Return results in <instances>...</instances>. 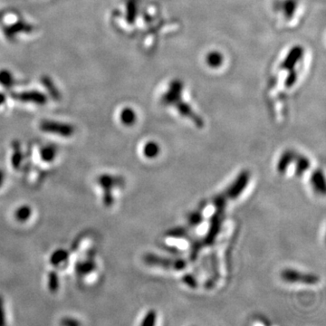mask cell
Segmentation results:
<instances>
[{
	"label": "cell",
	"instance_id": "cell-1",
	"mask_svg": "<svg viewBox=\"0 0 326 326\" xmlns=\"http://www.w3.org/2000/svg\"><path fill=\"white\" fill-rule=\"evenodd\" d=\"M98 183L103 188V202L106 207H111L114 203V198L112 190L114 187H122L124 184V180L122 177H116L112 175H102L99 177Z\"/></svg>",
	"mask_w": 326,
	"mask_h": 326
},
{
	"label": "cell",
	"instance_id": "cell-2",
	"mask_svg": "<svg viewBox=\"0 0 326 326\" xmlns=\"http://www.w3.org/2000/svg\"><path fill=\"white\" fill-rule=\"evenodd\" d=\"M281 277L288 283H299L303 285H316L320 281V278L316 275L307 274L302 272L296 271L294 269H286L281 273Z\"/></svg>",
	"mask_w": 326,
	"mask_h": 326
},
{
	"label": "cell",
	"instance_id": "cell-3",
	"mask_svg": "<svg viewBox=\"0 0 326 326\" xmlns=\"http://www.w3.org/2000/svg\"><path fill=\"white\" fill-rule=\"evenodd\" d=\"M143 260L147 265L154 266V267H165L167 269H175L181 270L186 267L184 260H173L165 257H161L154 254H148L143 257Z\"/></svg>",
	"mask_w": 326,
	"mask_h": 326
},
{
	"label": "cell",
	"instance_id": "cell-4",
	"mask_svg": "<svg viewBox=\"0 0 326 326\" xmlns=\"http://www.w3.org/2000/svg\"><path fill=\"white\" fill-rule=\"evenodd\" d=\"M40 129L48 134L59 135L62 137H71L75 133L73 126L55 121H43L40 123Z\"/></svg>",
	"mask_w": 326,
	"mask_h": 326
},
{
	"label": "cell",
	"instance_id": "cell-5",
	"mask_svg": "<svg viewBox=\"0 0 326 326\" xmlns=\"http://www.w3.org/2000/svg\"><path fill=\"white\" fill-rule=\"evenodd\" d=\"M303 53H305L303 48L301 46L293 47L286 55L283 63H281V69L287 70V71L294 69L296 63H298L299 61L302 59Z\"/></svg>",
	"mask_w": 326,
	"mask_h": 326
},
{
	"label": "cell",
	"instance_id": "cell-6",
	"mask_svg": "<svg viewBox=\"0 0 326 326\" xmlns=\"http://www.w3.org/2000/svg\"><path fill=\"white\" fill-rule=\"evenodd\" d=\"M14 98L19 100L20 102H30L38 105H43L47 102V97L42 93L37 91H28L20 93L18 95H15Z\"/></svg>",
	"mask_w": 326,
	"mask_h": 326
},
{
	"label": "cell",
	"instance_id": "cell-7",
	"mask_svg": "<svg viewBox=\"0 0 326 326\" xmlns=\"http://www.w3.org/2000/svg\"><path fill=\"white\" fill-rule=\"evenodd\" d=\"M183 89V85L181 81H172L169 84V90L162 97V102L165 104H174L178 99L181 97V92Z\"/></svg>",
	"mask_w": 326,
	"mask_h": 326
},
{
	"label": "cell",
	"instance_id": "cell-8",
	"mask_svg": "<svg viewBox=\"0 0 326 326\" xmlns=\"http://www.w3.org/2000/svg\"><path fill=\"white\" fill-rule=\"evenodd\" d=\"M295 155L296 154L293 150H287L282 154V156L280 157V160L278 161V165H277L279 172H286L288 166L292 164L295 161Z\"/></svg>",
	"mask_w": 326,
	"mask_h": 326
},
{
	"label": "cell",
	"instance_id": "cell-9",
	"mask_svg": "<svg viewBox=\"0 0 326 326\" xmlns=\"http://www.w3.org/2000/svg\"><path fill=\"white\" fill-rule=\"evenodd\" d=\"M137 120L136 113L133 110V108L126 107L123 108L120 113V121L123 125L132 126L134 125Z\"/></svg>",
	"mask_w": 326,
	"mask_h": 326
},
{
	"label": "cell",
	"instance_id": "cell-10",
	"mask_svg": "<svg viewBox=\"0 0 326 326\" xmlns=\"http://www.w3.org/2000/svg\"><path fill=\"white\" fill-rule=\"evenodd\" d=\"M223 61H224L223 55L220 52H209L206 56V63L208 67L213 68V69H216V68L221 67Z\"/></svg>",
	"mask_w": 326,
	"mask_h": 326
},
{
	"label": "cell",
	"instance_id": "cell-11",
	"mask_svg": "<svg viewBox=\"0 0 326 326\" xmlns=\"http://www.w3.org/2000/svg\"><path fill=\"white\" fill-rule=\"evenodd\" d=\"M311 183L317 192L324 194L325 192V182H324V177H323L321 170H317L314 173L313 177L311 179Z\"/></svg>",
	"mask_w": 326,
	"mask_h": 326
},
{
	"label": "cell",
	"instance_id": "cell-12",
	"mask_svg": "<svg viewBox=\"0 0 326 326\" xmlns=\"http://www.w3.org/2000/svg\"><path fill=\"white\" fill-rule=\"evenodd\" d=\"M57 155V149L55 146L47 145L40 149V157L42 161L46 162H52L54 161Z\"/></svg>",
	"mask_w": 326,
	"mask_h": 326
},
{
	"label": "cell",
	"instance_id": "cell-13",
	"mask_svg": "<svg viewBox=\"0 0 326 326\" xmlns=\"http://www.w3.org/2000/svg\"><path fill=\"white\" fill-rule=\"evenodd\" d=\"M295 161L296 162V170L295 173L297 176H302L303 173L307 171V169L310 167V161L305 156L296 154L295 156Z\"/></svg>",
	"mask_w": 326,
	"mask_h": 326
},
{
	"label": "cell",
	"instance_id": "cell-14",
	"mask_svg": "<svg viewBox=\"0 0 326 326\" xmlns=\"http://www.w3.org/2000/svg\"><path fill=\"white\" fill-rule=\"evenodd\" d=\"M14 76L12 73L7 70V69H2L0 70V85L4 87V88H11L14 85Z\"/></svg>",
	"mask_w": 326,
	"mask_h": 326
},
{
	"label": "cell",
	"instance_id": "cell-15",
	"mask_svg": "<svg viewBox=\"0 0 326 326\" xmlns=\"http://www.w3.org/2000/svg\"><path fill=\"white\" fill-rule=\"evenodd\" d=\"M68 255H69L68 252L63 250V249H58V250L54 252L53 255H51L50 263L53 266H55V267L59 266L61 264L67 261V258H68Z\"/></svg>",
	"mask_w": 326,
	"mask_h": 326
},
{
	"label": "cell",
	"instance_id": "cell-16",
	"mask_svg": "<svg viewBox=\"0 0 326 326\" xmlns=\"http://www.w3.org/2000/svg\"><path fill=\"white\" fill-rule=\"evenodd\" d=\"M32 215V209L30 207H28L27 205L21 206L17 208L15 212V216L16 220L19 222H26L27 220L30 219Z\"/></svg>",
	"mask_w": 326,
	"mask_h": 326
},
{
	"label": "cell",
	"instance_id": "cell-17",
	"mask_svg": "<svg viewBox=\"0 0 326 326\" xmlns=\"http://www.w3.org/2000/svg\"><path fill=\"white\" fill-rule=\"evenodd\" d=\"M160 153V147L155 142H148L143 147V154L147 158H155Z\"/></svg>",
	"mask_w": 326,
	"mask_h": 326
},
{
	"label": "cell",
	"instance_id": "cell-18",
	"mask_svg": "<svg viewBox=\"0 0 326 326\" xmlns=\"http://www.w3.org/2000/svg\"><path fill=\"white\" fill-rule=\"evenodd\" d=\"M95 268V263L91 260V261H84L82 263H79L76 267V270L79 274L84 275V274H89L90 272L93 271Z\"/></svg>",
	"mask_w": 326,
	"mask_h": 326
},
{
	"label": "cell",
	"instance_id": "cell-19",
	"mask_svg": "<svg viewBox=\"0 0 326 326\" xmlns=\"http://www.w3.org/2000/svg\"><path fill=\"white\" fill-rule=\"evenodd\" d=\"M59 287V278L55 272L52 271L48 275V288L52 293H55Z\"/></svg>",
	"mask_w": 326,
	"mask_h": 326
},
{
	"label": "cell",
	"instance_id": "cell-20",
	"mask_svg": "<svg viewBox=\"0 0 326 326\" xmlns=\"http://www.w3.org/2000/svg\"><path fill=\"white\" fill-rule=\"evenodd\" d=\"M296 9V1L295 0H287L284 3V13L287 18H291Z\"/></svg>",
	"mask_w": 326,
	"mask_h": 326
},
{
	"label": "cell",
	"instance_id": "cell-21",
	"mask_svg": "<svg viewBox=\"0 0 326 326\" xmlns=\"http://www.w3.org/2000/svg\"><path fill=\"white\" fill-rule=\"evenodd\" d=\"M298 78V74L295 71V68L294 69H291L289 70V75H287V79H286V82H285V85L287 88H291L293 86L295 83H296V80Z\"/></svg>",
	"mask_w": 326,
	"mask_h": 326
},
{
	"label": "cell",
	"instance_id": "cell-22",
	"mask_svg": "<svg viewBox=\"0 0 326 326\" xmlns=\"http://www.w3.org/2000/svg\"><path fill=\"white\" fill-rule=\"evenodd\" d=\"M156 321V313L154 311H149L148 314H146L145 317L143 319L142 325L149 326L154 325Z\"/></svg>",
	"mask_w": 326,
	"mask_h": 326
},
{
	"label": "cell",
	"instance_id": "cell-23",
	"mask_svg": "<svg viewBox=\"0 0 326 326\" xmlns=\"http://www.w3.org/2000/svg\"><path fill=\"white\" fill-rule=\"evenodd\" d=\"M202 216H201V214L200 212H195L193 213L189 219V226H191V227H195V226H198V224H200L201 221H202Z\"/></svg>",
	"mask_w": 326,
	"mask_h": 326
},
{
	"label": "cell",
	"instance_id": "cell-24",
	"mask_svg": "<svg viewBox=\"0 0 326 326\" xmlns=\"http://www.w3.org/2000/svg\"><path fill=\"white\" fill-rule=\"evenodd\" d=\"M183 282L186 285H188L189 287H197V280L192 275H186L183 277Z\"/></svg>",
	"mask_w": 326,
	"mask_h": 326
},
{
	"label": "cell",
	"instance_id": "cell-25",
	"mask_svg": "<svg viewBox=\"0 0 326 326\" xmlns=\"http://www.w3.org/2000/svg\"><path fill=\"white\" fill-rule=\"evenodd\" d=\"M21 160H22V154H20L19 151L14 153L12 157V164L14 166V168H16V169L18 168Z\"/></svg>",
	"mask_w": 326,
	"mask_h": 326
},
{
	"label": "cell",
	"instance_id": "cell-26",
	"mask_svg": "<svg viewBox=\"0 0 326 326\" xmlns=\"http://www.w3.org/2000/svg\"><path fill=\"white\" fill-rule=\"evenodd\" d=\"M5 324V310L3 299L0 296V325Z\"/></svg>",
	"mask_w": 326,
	"mask_h": 326
},
{
	"label": "cell",
	"instance_id": "cell-27",
	"mask_svg": "<svg viewBox=\"0 0 326 326\" xmlns=\"http://www.w3.org/2000/svg\"><path fill=\"white\" fill-rule=\"evenodd\" d=\"M61 323L63 325H76V324H78L79 322L75 321L74 319H64Z\"/></svg>",
	"mask_w": 326,
	"mask_h": 326
},
{
	"label": "cell",
	"instance_id": "cell-28",
	"mask_svg": "<svg viewBox=\"0 0 326 326\" xmlns=\"http://www.w3.org/2000/svg\"><path fill=\"white\" fill-rule=\"evenodd\" d=\"M6 99H7L6 95L3 93H0V106H2L6 102Z\"/></svg>",
	"mask_w": 326,
	"mask_h": 326
},
{
	"label": "cell",
	"instance_id": "cell-29",
	"mask_svg": "<svg viewBox=\"0 0 326 326\" xmlns=\"http://www.w3.org/2000/svg\"><path fill=\"white\" fill-rule=\"evenodd\" d=\"M5 181V174L1 169H0V187L3 185Z\"/></svg>",
	"mask_w": 326,
	"mask_h": 326
}]
</instances>
